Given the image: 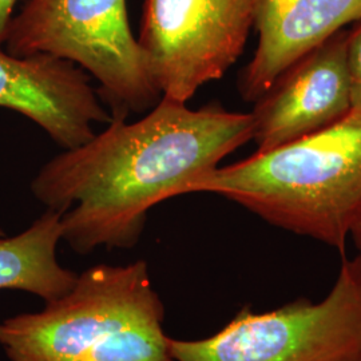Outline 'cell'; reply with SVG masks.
Listing matches in <instances>:
<instances>
[{
	"label": "cell",
	"instance_id": "1",
	"mask_svg": "<svg viewBox=\"0 0 361 361\" xmlns=\"http://www.w3.org/2000/svg\"><path fill=\"white\" fill-rule=\"evenodd\" d=\"M253 134L250 113L192 110L161 98L142 119L113 118L90 141L52 158L31 190L47 209L63 213L62 240L79 255L102 246L130 249L155 205L189 194Z\"/></svg>",
	"mask_w": 361,
	"mask_h": 361
},
{
	"label": "cell",
	"instance_id": "2",
	"mask_svg": "<svg viewBox=\"0 0 361 361\" xmlns=\"http://www.w3.org/2000/svg\"><path fill=\"white\" fill-rule=\"evenodd\" d=\"M190 193H214L273 226L344 252L361 221V114L194 182Z\"/></svg>",
	"mask_w": 361,
	"mask_h": 361
},
{
	"label": "cell",
	"instance_id": "3",
	"mask_svg": "<svg viewBox=\"0 0 361 361\" xmlns=\"http://www.w3.org/2000/svg\"><path fill=\"white\" fill-rule=\"evenodd\" d=\"M147 264H99L43 310L0 322L10 361H174Z\"/></svg>",
	"mask_w": 361,
	"mask_h": 361
},
{
	"label": "cell",
	"instance_id": "4",
	"mask_svg": "<svg viewBox=\"0 0 361 361\" xmlns=\"http://www.w3.org/2000/svg\"><path fill=\"white\" fill-rule=\"evenodd\" d=\"M3 49L79 66L98 80L113 118L146 113L162 98L131 31L126 0H27L8 25Z\"/></svg>",
	"mask_w": 361,
	"mask_h": 361
},
{
	"label": "cell",
	"instance_id": "5",
	"mask_svg": "<svg viewBox=\"0 0 361 361\" xmlns=\"http://www.w3.org/2000/svg\"><path fill=\"white\" fill-rule=\"evenodd\" d=\"M174 361H361V258H343L331 292L256 313L245 307L217 334L169 340Z\"/></svg>",
	"mask_w": 361,
	"mask_h": 361
},
{
	"label": "cell",
	"instance_id": "6",
	"mask_svg": "<svg viewBox=\"0 0 361 361\" xmlns=\"http://www.w3.org/2000/svg\"><path fill=\"white\" fill-rule=\"evenodd\" d=\"M259 0H145L138 42L162 98L186 104L245 49Z\"/></svg>",
	"mask_w": 361,
	"mask_h": 361
},
{
	"label": "cell",
	"instance_id": "7",
	"mask_svg": "<svg viewBox=\"0 0 361 361\" xmlns=\"http://www.w3.org/2000/svg\"><path fill=\"white\" fill-rule=\"evenodd\" d=\"M341 30L298 59L255 104L257 153L326 129L350 113L347 40Z\"/></svg>",
	"mask_w": 361,
	"mask_h": 361
},
{
	"label": "cell",
	"instance_id": "8",
	"mask_svg": "<svg viewBox=\"0 0 361 361\" xmlns=\"http://www.w3.org/2000/svg\"><path fill=\"white\" fill-rule=\"evenodd\" d=\"M0 107L26 116L65 150L95 135L113 114L79 66L47 54L13 56L0 49Z\"/></svg>",
	"mask_w": 361,
	"mask_h": 361
},
{
	"label": "cell",
	"instance_id": "9",
	"mask_svg": "<svg viewBox=\"0 0 361 361\" xmlns=\"http://www.w3.org/2000/svg\"><path fill=\"white\" fill-rule=\"evenodd\" d=\"M359 20L361 0H259L257 50L240 74L241 97L256 102L298 59Z\"/></svg>",
	"mask_w": 361,
	"mask_h": 361
},
{
	"label": "cell",
	"instance_id": "10",
	"mask_svg": "<svg viewBox=\"0 0 361 361\" xmlns=\"http://www.w3.org/2000/svg\"><path fill=\"white\" fill-rule=\"evenodd\" d=\"M62 214L47 209L26 231L0 237V290H22L47 302L74 286L77 273L66 269L56 257Z\"/></svg>",
	"mask_w": 361,
	"mask_h": 361
},
{
	"label": "cell",
	"instance_id": "11",
	"mask_svg": "<svg viewBox=\"0 0 361 361\" xmlns=\"http://www.w3.org/2000/svg\"><path fill=\"white\" fill-rule=\"evenodd\" d=\"M347 71H348L350 111L361 114V20L348 31L347 40Z\"/></svg>",
	"mask_w": 361,
	"mask_h": 361
},
{
	"label": "cell",
	"instance_id": "12",
	"mask_svg": "<svg viewBox=\"0 0 361 361\" xmlns=\"http://www.w3.org/2000/svg\"><path fill=\"white\" fill-rule=\"evenodd\" d=\"M18 0H0V49H3L7 28L13 16V8Z\"/></svg>",
	"mask_w": 361,
	"mask_h": 361
},
{
	"label": "cell",
	"instance_id": "13",
	"mask_svg": "<svg viewBox=\"0 0 361 361\" xmlns=\"http://www.w3.org/2000/svg\"><path fill=\"white\" fill-rule=\"evenodd\" d=\"M350 237L355 243V246L357 249V256L361 258V221L356 224V226L352 229L350 232Z\"/></svg>",
	"mask_w": 361,
	"mask_h": 361
},
{
	"label": "cell",
	"instance_id": "14",
	"mask_svg": "<svg viewBox=\"0 0 361 361\" xmlns=\"http://www.w3.org/2000/svg\"><path fill=\"white\" fill-rule=\"evenodd\" d=\"M3 235H6V234H4V232H3V229L0 228V237H3Z\"/></svg>",
	"mask_w": 361,
	"mask_h": 361
}]
</instances>
